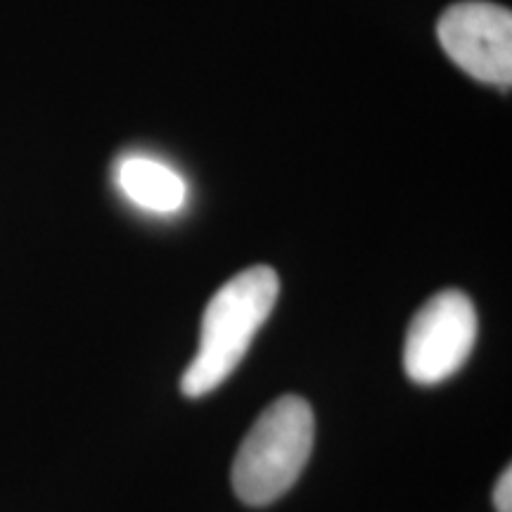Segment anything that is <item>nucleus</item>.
Instances as JSON below:
<instances>
[{"label":"nucleus","instance_id":"f257e3e1","mask_svg":"<svg viewBox=\"0 0 512 512\" xmlns=\"http://www.w3.org/2000/svg\"><path fill=\"white\" fill-rule=\"evenodd\" d=\"M280 280L268 266H249L211 297L202 316L200 349L181 377L190 399L214 392L240 366L278 302Z\"/></svg>","mask_w":512,"mask_h":512},{"label":"nucleus","instance_id":"7ed1b4c3","mask_svg":"<svg viewBox=\"0 0 512 512\" xmlns=\"http://www.w3.org/2000/svg\"><path fill=\"white\" fill-rule=\"evenodd\" d=\"M477 342V311L458 290L434 294L420 306L403 342V368L418 384H439L456 375Z\"/></svg>","mask_w":512,"mask_h":512},{"label":"nucleus","instance_id":"f03ea898","mask_svg":"<svg viewBox=\"0 0 512 512\" xmlns=\"http://www.w3.org/2000/svg\"><path fill=\"white\" fill-rule=\"evenodd\" d=\"M316 420L302 396H280L256 418L233 460V489L242 503L268 505L292 489L309 463Z\"/></svg>","mask_w":512,"mask_h":512},{"label":"nucleus","instance_id":"20e7f679","mask_svg":"<svg viewBox=\"0 0 512 512\" xmlns=\"http://www.w3.org/2000/svg\"><path fill=\"white\" fill-rule=\"evenodd\" d=\"M439 43L444 53L477 81L508 88L512 81V15L494 3L451 5L439 19Z\"/></svg>","mask_w":512,"mask_h":512},{"label":"nucleus","instance_id":"39448f33","mask_svg":"<svg viewBox=\"0 0 512 512\" xmlns=\"http://www.w3.org/2000/svg\"><path fill=\"white\" fill-rule=\"evenodd\" d=\"M117 181L128 200L155 214H174L188 197L183 178L150 157H126L117 169Z\"/></svg>","mask_w":512,"mask_h":512},{"label":"nucleus","instance_id":"423d86ee","mask_svg":"<svg viewBox=\"0 0 512 512\" xmlns=\"http://www.w3.org/2000/svg\"><path fill=\"white\" fill-rule=\"evenodd\" d=\"M494 505L496 512H512V472L510 467H505L498 477L496 489H494Z\"/></svg>","mask_w":512,"mask_h":512}]
</instances>
